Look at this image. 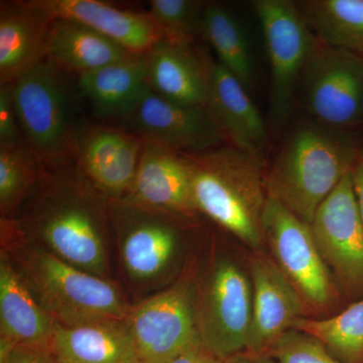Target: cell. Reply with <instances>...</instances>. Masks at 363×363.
I'll use <instances>...</instances> for the list:
<instances>
[{"label": "cell", "instance_id": "1", "mask_svg": "<svg viewBox=\"0 0 363 363\" xmlns=\"http://www.w3.org/2000/svg\"><path fill=\"white\" fill-rule=\"evenodd\" d=\"M11 221L23 235L60 259L111 279L112 202L90 183L76 162L45 169L37 190Z\"/></svg>", "mask_w": 363, "mask_h": 363}, {"label": "cell", "instance_id": "2", "mask_svg": "<svg viewBox=\"0 0 363 363\" xmlns=\"http://www.w3.org/2000/svg\"><path fill=\"white\" fill-rule=\"evenodd\" d=\"M279 140L267 166V196L310 225L318 208L362 154V136L358 130H338L297 116Z\"/></svg>", "mask_w": 363, "mask_h": 363}, {"label": "cell", "instance_id": "3", "mask_svg": "<svg viewBox=\"0 0 363 363\" xmlns=\"http://www.w3.org/2000/svg\"><path fill=\"white\" fill-rule=\"evenodd\" d=\"M1 250L7 253L55 323L77 326L125 320L131 308L111 279L60 259L1 218Z\"/></svg>", "mask_w": 363, "mask_h": 363}, {"label": "cell", "instance_id": "4", "mask_svg": "<svg viewBox=\"0 0 363 363\" xmlns=\"http://www.w3.org/2000/svg\"><path fill=\"white\" fill-rule=\"evenodd\" d=\"M200 215L255 250L264 245L267 162L229 143L185 152Z\"/></svg>", "mask_w": 363, "mask_h": 363}, {"label": "cell", "instance_id": "5", "mask_svg": "<svg viewBox=\"0 0 363 363\" xmlns=\"http://www.w3.org/2000/svg\"><path fill=\"white\" fill-rule=\"evenodd\" d=\"M23 140L45 169L76 162L79 133L69 74L45 59L13 83Z\"/></svg>", "mask_w": 363, "mask_h": 363}, {"label": "cell", "instance_id": "6", "mask_svg": "<svg viewBox=\"0 0 363 363\" xmlns=\"http://www.w3.org/2000/svg\"><path fill=\"white\" fill-rule=\"evenodd\" d=\"M252 9L271 72L267 125L272 136L281 138L295 114L298 84L318 39L296 1L255 0Z\"/></svg>", "mask_w": 363, "mask_h": 363}, {"label": "cell", "instance_id": "7", "mask_svg": "<svg viewBox=\"0 0 363 363\" xmlns=\"http://www.w3.org/2000/svg\"><path fill=\"white\" fill-rule=\"evenodd\" d=\"M196 218L112 202V228L124 276L133 288L160 292L169 286L183 240Z\"/></svg>", "mask_w": 363, "mask_h": 363}, {"label": "cell", "instance_id": "8", "mask_svg": "<svg viewBox=\"0 0 363 363\" xmlns=\"http://www.w3.org/2000/svg\"><path fill=\"white\" fill-rule=\"evenodd\" d=\"M196 318L201 344L222 360L247 351L252 324V286L240 264L213 255L195 279Z\"/></svg>", "mask_w": 363, "mask_h": 363}, {"label": "cell", "instance_id": "9", "mask_svg": "<svg viewBox=\"0 0 363 363\" xmlns=\"http://www.w3.org/2000/svg\"><path fill=\"white\" fill-rule=\"evenodd\" d=\"M296 113L330 128L359 131L363 128V56L318 40L298 84Z\"/></svg>", "mask_w": 363, "mask_h": 363}, {"label": "cell", "instance_id": "10", "mask_svg": "<svg viewBox=\"0 0 363 363\" xmlns=\"http://www.w3.org/2000/svg\"><path fill=\"white\" fill-rule=\"evenodd\" d=\"M125 322L142 363H169L201 344L192 272L131 306Z\"/></svg>", "mask_w": 363, "mask_h": 363}, {"label": "cell", "instance_id": "11", "mask_svg": "<svg viewBox=\"0 0 363 363\" xmlns=\"http://www.w3.org/2000/svg\"><path fill=\"white\" fill-rule=\"evenodd\" d=\"M262 229L272 259L295 286L308 309L321 311L337 302V284L318 250L309 224L267 196Z\"/></svg>", "mask_w": 363, "mask_h": 363}, {"label": "cell", "instance_id": "12", "mask_svg": "<svg viewBox=\"0 0 363 363\" xmlns=\"http://www.w3.org/2000/svg\"><path fill=\"white\" fill-rule=\"evenodd\" d=\"M310 227L338 288L350 297H363V222L352 169L318 208Z\"/></svg>", "mask_w": 363, "mask_h": 363}, {"label": "cell", "instance_id": "13", "mask_svg": "<svg viewBox=\"0 0 363 363\" xmlns=\"http://www.w3.org/2000/svg\"><path fill=\"white\" fill-rule=\"evenodd\" d=\"M126 130L174 152H199L226 143L206 106L172 101L149 89L123 119Z\"/></svg>", "mask_w": 363, "mask_h": 363}, {"label": "cell", "instance_id": "14", "mask_svg": "<svg viewBox=\"0 0 363 363\" xmlns=\"http://www.w3.org/2000/svg\"><path fill=\"white\" fill-rule=\"evenodd\" d=\"M145 140L138 133L109 125L82 126L76 164L86 178L111 202H119L135 181Z\"/></svg>", "mask_w": 363, "mask_h": 363}, {"label": "cell", "instance_id": "15", "mask_svg": "<svg viewBox=\"0 0 363 363\" xmlns=\"http://www.w3.org/2000/svg\"><path fill=\"white\" fill-rule=\"evenodd\" d=\"M252 324L247 351L267 353L300 318L307 305L272 257L255 250L250 260Z\"/></svg>", "mask_w": 363, "mask_h": 363}, {"label": "cell", "instance_id": "16", "mask_svg": "<svg viewBox=\"0 0 363 363\" xmlns=\"http://www.w3.org/2000/svg\"><path fill=\"white\" fill-rule=\"evenodd\" d=\"M206 107L227 143L266 161L271 136L267 119L245 85L211 58L208 64Z\"/></svg>", "mask_w": 363, "mask_h": 363}, {"label": "cell", "instance_id": "17", "mask_svg": "<svg viewBox=\"0 0 363 363\" xmlns=\"http://www.w3.org/2000/svg\"><path fill=\"white\" fill-rule=\"evenodd\" d=\"M119 202L189 218L200 215L185 157L147 140L130 192Z\"/></svg>", "mask_w": 363, "mask_h": 363}, {"label": "cell", "instance_id": "18", "mask_svg": "<svg viewBox=\"0 0 363 363\" xmlns=\"http://www.w3.org/2000/svg\"><path fill=\"white\" fill-rule=\"evenodd\" d=\"M51 20L65 18L89 26L133 55H147L162 40L149 13L123 11L98 0H32Z\"/></svg>", "mask_w": 363, "mask_h": 363}, {"label": "cell", "instance_id": "19", "mask_svg": "<svg viewBox=\"0 0 363 363\" xmlns=\"http://www.w3.org/2000/svg\"><path fill=\"white\" fill-rule=\"evenodd\" d=\"M54 320L45 311L9 255L0 252V338L52 350Z\"/></svg>", "mask_w": 363, "mask_h": 363}, {"label": "cell", "instance_id": "20", "mask_svg": "<svg viewBox=\"0 0 363 363\" xmlns=\"http://www.w3.org/2000/svg\"><path fill=\"white\" fill-rule=\"evenodd\" d=\"M51 18L30 1L0 6V84L13 83L21 74L47 59Z\"/></svg>", "mask_w": 363, "mask_h": 363}, {"label": "cell", "instance_id": "21", "mask_svg": "<svg viewBox=\"0 0 363 363\" xmlns=\"http://www.w3.org/2000/svg\"><path fill=\"white\" fill-rule=\"evenodd\" d=\"M57 363H142L125 320L55 326Z\"/></svg>", "mask_w": 363, "mask_h": 363}, {"label": "cell", "instance_id": "22", "mask_svg": "<svg viewBox=\"0 0 363 363\" xmlns=\"http://www.w3.org/2000/svg\"><path fill=\"white\" fill-rule=\"evenodd\" d=\"M152 92L178 104L206 106L209 58L194 48L162 40L147 54Z\"/></svg>", "mask_w": 363, "mask_h": 363}, {"label": "cell", "instance_id": "23", "mask_svg": "<svg viewBox=\"0 0 363 363\" xmlns=\"http://www.w3.org/2000/svg\"><path fill=\"white\" fill-rule=\"evenodd\" d=\"M78 88L95 116L123 121L150 89L147 55H131L79 76Z\"/></svg>", "mask_w": 363, "mask_h": 363}, {"label": "cell", "instance_id": "24", "mask_svg": "<svg viewBox=\"0 0 363 363\" xmlns=\"http://www.w3.org/2000/svg\"><path fill=\"white\" fill-rule=\"evenodd\" d=\"M113 40L78 23L55 18L50 26L47 59L68 74L82 76L131 56Z\"/></svg>", "mask_w": 363, "mask_h": 363}, {"label": "cell", "instance_id": "25", "mask_svg": "<svg viewBox=\"0 0 363 363\" xmlns=\"http://www.w3.org/2000/svg\"><path fill=\"white\" fill-rule=\"evenodd\" d=\"M202 39L211 45L219 64L250 89L255 77L252 40L235 11L218 2H206L203 11Z\"/></svg>", "mask_w": 363, "mask_h": 363}, {"label": "cell", "instance_id": "26", "mask_svg": "<svg viewBox=\"0 0 363 363\" xmlns=\"http://www.w3.org/2000/svg\"><path fill=\"white\" fill-rule=\"evenodd\" d=\"M320 42L363 56V0L296 1Z\"/></svg>", "mask_w": 363, "mask_h": 363}, {"label": "cell", "instance_id": "27", "mask_svg": "<svg viewBox=\"0 0 363 363\" xmlns=\"http://www.w3.org/2000/svg\"><path fill=\"white\" fill-rule=\"evenodd\" d=\"M291 329L314 336L342 363H363V297L335 316L300 318Z\"/></svg>", "mask_w": 363, "mask_h": 363}, {"label": "cell", "instance_id": "28", "mask_svg": "<svg viewBox=\"0 0 363 363\" xmlns=\"http://www.w3.org/2000/svg\"><path fill=\"white\" fill-rule=\"evenodd\" d=\"M45 169L26 145L0 147V213L16 219L37 190Z\"/></svg>", "mask_w": 363, "mask_h": 363}, {"label": "cell", "instance_id": "29", "mask_svg": "<svg viewBox=\"0 0 363 363\" xmlns=\"http://www.w3.org/2000/svg\"><path fill=\"white\" fill-rule=\"evenodd\" d=\"M205 1L152 0L147 11L161 28L162 40L179 47L194 48L202 38Z\"/></svg>", "mask_w": 363, "mask_h": 363}, {"label": "cell", "instance_id": "30", "mask_svg": "<svg viewBox=\"0 0 363 363\" xmlns=\"http://www.w3.org/2000/svg\"><path fill=\"white\" fill-rule=\"evenodd\" d=\"M267 354L278 363H342L321 341L297 329L284 333Z\"/></svg>", "mask_w": 363, "mask_h": 363}, {"label": "cell", "instance_id": "31", "mask_svg": "<svg viewBox=\"0 0 363 363\" xmlns=\"http://www.w3.org/2000/svg\"><path fill=\"white\" fill-rule=\"evenodd\" d=\"M26 145L14 106L13 83L0 84V147Z\"/></svg>", "mask_w": 363, "mask_h": 363}, {"label": "cell", "instance_id": "32", "mask_svg": "<svg viewBox=\"0 0 363 363\" xmlns=\"http://www.w3.org/2000/svg\"><path fill=\"white\" fill-rule=\"evenodd\" d=\"M0 363H57L52 350L14 344L0 338Z\"/></svg>", "mask_w": 363, "mask_h": 363}, {"label": "cell", "instance_id": "33", "mask_svg": "<svg viewBox=\"0 0 363 363\" xmlns=\"http://www.w3.org/2000/svg\"><path fill=\"white\" fill-rule=\"evenodd\" d=\"M169 363H224V360L215 357L202 344H197L182 352Z\"/></svg>", "mask_w": 363, "mask_h": 363}, {"label": "cell", "instance_id": "34", "mask_svg": "<svg viewBox=\"0 0 363 363\" xmlns=\"http://www.w3.org/2000/svg\"><path fill=\"white\" fill-rule=\"evenodd\" d=\"M353 187L363 222V150L352 168Z\"/></svg>", "mask_w": 363, "mask_h": 363}, {"label": "cell", "instance_id": "35", "mask_svg": "<svg viewBox=\"0 0 363 363\" xmlns=\"http://www.w3.org/2000/svg\"><path fill=\"white\" fill-rule=\"evenodd\" d=\"M224 363H278L267 353H255L245 351L240 354L224 360Z\"/></svg>", "mask_w": 363, "mask_h": 363}, {"label": "cell", "instance_id": "36", "mask_svg": "<svg viewBox=\"0 0 363 363\" xmlns=\"http://www.w3.org/2000/svg\"><path fill=\"white\" fill-rule=\"evenodd\" d=\"M362 150H363V136H362Z\"/></svg>", "mask_w": 363, "mask_h": 363}]
</instances>
